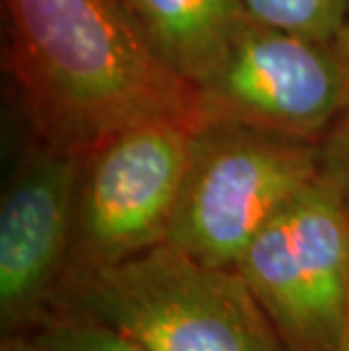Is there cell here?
<instances>
[{"instance_id": "1", "label": "cell", "mask_w": 349, "mask_h": 351, "mask_svg": "<svg viewBox=\"0 0 349 351\" xmlns=\"http://www.w3.org/2000/svg\"><path fill=\"white\" fill-rule=\"evenodd\" d=\"M7 62L36 138L86 154L147 121L193 118L195 93L118 0H3Z\"/></svg>"}, {"instance_id": "2", "label": "cell", "mask_w": 349, "mask_h": 351, "mask_svg": "<svg viewBox=\"0 0 349 351\" xmlns=\"http://www.w3.org/2000/svg\"><path fill=\"white\" fill-rule=\"evenodd\" d=\"M55 302L150 351H291L236 267L202 263L168 243L69 272Z\"/></svg>"}, {"instance_id": "3", "label": "cell", "mask_w": 349, "mask_h": 351, "mask_svg": "<svg viewBox=\"0 0 349 351\" xmlns=\"http://www.w3.org/2000/svg\"><path fill=\"white\" fill-rule=\"evenodd\" d=\"M317 179L315 141L248 125H195L166 243L202 263L236 267L252 238Z\"/></svg>"}, {"instance_id": "4", "label": "cell", "mask_w": 349, "mask_h": 351, "mask_svg": "<svg viewBox=\"0 0 349 351\" xmlns=\"http://www.w3.org/2000/svg\"><path fill=\"white\" fill-rule=\"evenodd\" d=\"M195 123L147 121L84 154L69 272L121 263L166 243L186 179Z\"/></svg>"}, {"instance_id": "5", "label": "cell", "mask_w": 349, "mask_h": 351, "mask_svg": "<svg viewBox=\"0 0 349 351\" xmlns=\"http://www.w3.org/2000/svg\"><path fill=\"white\" fill-rule=\"evenodd\" d=\"M195 125L229 123L320 141L343 100L336 43L252 23L193 86Z\"/></svg>"}, {"instance_id": "6", "label": "cell", "mask_w": 349, "mask_h": 351, "mask_svg": "<svg viewBox=\"0 0 349 351\" xmlns=\"http://www.w3.org/2000/svg\"><path fill=\"white\" fill-rule=\"evenodd\" d=\"M84 154L36 138L0 202V322L7 335L46 315L69 274Z\"/></svg>"}, {"instance_id": "7", "label": "cell", "mask_w": 349, "mask_h": 351, "mask_svg": "<svg viewBox=\"0 0 349 351\" xmlns=\"http://www.w3.org/2000/svg\"><path fill=\"white\" fill-rule=\"evenodd\" d=\"M284 222L311 351H333L349 315V206L317 179L284 206Z\"/></svg>"}, {"instance_id": "8", "label": "cell", "mask_w": 349, "mask_h": 351, "mask_svg": "<svg viewBox=\"0 0 349 351\" xmlns=\"http://www.w3.org/2000/svg\"><path fill=\"white\" fill-rule=\"evenodd\" d=\"M163 64L191 86L222 62L252 23L241 0H118Z\"/></svg>"}, {"instance_id": "9", "label": "cell", "mask_w": 349, "mask_h": 351, "mask_svg": "<svg viewBox=\"0 0 349 351\" xmlns=\"http://www.w3.org/2000/svg\"><path fill=\"white\" fill-rule=\"evenodd\" d=\"M5 342L14 351H150L130 335L71 311L46 313Z\"/></svg>"}, {"instance_id": "10", "label": "cell", "mask_w": 349, "mask_h": 351, "mask_svg": "<svg viewBox=\"0 0 349 351\" xmlns=\"http://www.w3.org/2000/svg\"><path fill=\"white\" fill-rule=\"evenodd\" d=\"M248 16L258 25L302 39L336 43L349 0H241Z\"/></svg>"}, {"instance_id": "11", "label": "cell", "mask_w": 349, "mask_h": 351, "mask_svg": "<svg viewBox=\"0 0 349 351\" xmlns=\"http://www.w3.org/2000/svg\"><path fill=\"white\" fill-rule=\"evenodd\" d=\"M336 52L343 69V100L324 136L317 141L320 179L338 193L349 206V14L336 39Z\"/></svg>"}, {"instance_id": "12", "label": "cell", "mask_w": 349, "mask_h": 351, "mask_svg": "<svg viewBox=\"0 0 349 351\" xmlns=\"http://www.w3.org/2000/svg\"><path fill=\"white\" fill-rule=\"evenodd\" d=\"M333 351H349V315H347L343 333H340V338H338V345H336V349H333Z\"/></svg>"}, {"instance_id": "13", "label": "cell", "mask_w": 349, "mask_h": 351, "mask_svg": "<svg viewBox=\"0 0 349 351\" xmlns=\"http://www.w3.org/2000/svg\"><path fill=\"white\" fill-rule=\"evenodd\" d=\"M0 351H14V349H12L10 345H7V342H5V345H3V349H0Z\"/></svg>"}]
</instances>
